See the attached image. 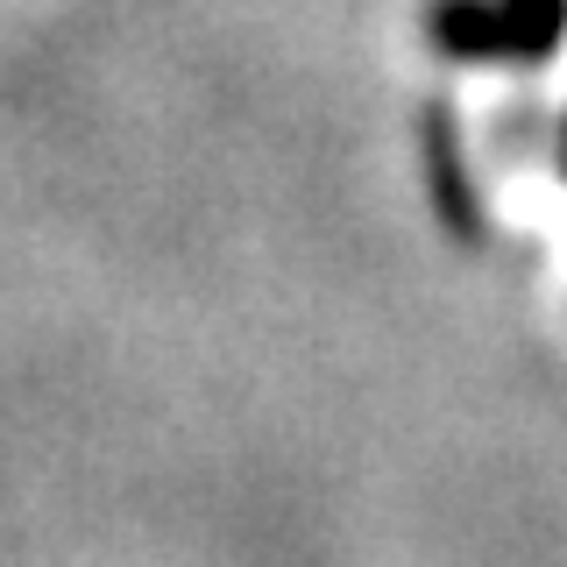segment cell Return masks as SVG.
Masks as SVG:
<instances>
[{
  "label": "cell",
  "mask_w": 567,
  "mask_h": 567,
  "mask_svg": "<svg viewBox=\"0 0 567 567\" xmlns=\"http://www.w3.org/2000/svg\"><path fill=\"white\" fill-rule=\"evenodd\" d=\"M567 35V0H440L433 8V43L468 64H504V58H546Z\"/></svg>",
  "instance_id": "cell-1"
}]
</instances>
